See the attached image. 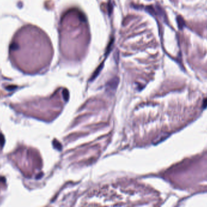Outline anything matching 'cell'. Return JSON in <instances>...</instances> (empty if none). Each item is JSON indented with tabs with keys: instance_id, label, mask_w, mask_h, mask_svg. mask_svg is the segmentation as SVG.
Here are the masks:
<instances>
[{
	"instance_id": "1",
	"label": "cell",
	"mask_w": 207,
	"mask_h": 207,
	"mask_svg": "<svg viewBox=\"0 0 207 207\" xmlns=\"http://www.w3.org/2000/svg\"><path fill=\"white\" fill-rule=\"evenodd\" d=\"M176 21H177V24H178V27L180 29H182L185 26V21L182 16H177L176 18Z\"/></svg>"
},
{
	"instance_id": "2",
	"label": "cell",
	"mask_w": 207,
	"mask_h": 207,
	"mask_svg": "<svg viewBox=\"0 0 207 207\" xmlns=\"http://www.w3.org/2000/svg\"><path fill=\"white\" fill-rule=\"evenodd\" d=\"M103 66H104V62L102 63H101L100 65H99V66L98 67L97 69L96 70V71H95V73H93V76H92V77H91V80L95 79V78H96V77L98 76V75L99 74V73H100L101 70H102V67H103Z\"/></svg>"
},
{
	"instance_id": "3",
	"label": "cell",
	"mask_w": 207,
	"mask_h": 207,
	"mask_svg": "<svg viewBox=\"0 0 207 207\" xmlns=\"http://www.w3.org/2000/svg\"><path fill=\"white\" fill-rule=\"evenodd\" d=\"M113 42H114V39H111V40L110 41V43H109V44H108V47H107V48L106 52H105V55H108V53H110V52L111 51V47H112Z\"/></svg>"
},
{
	"instance_id": "4",
	"label": "cell",
	"mask_w": 207,
	"mask_h": 207,
	"mask_svg": "<svg viewBox=\"0 0 207 207\" xmlns=\"http://www.w3.org/2000/svg\"><path fill=\"white\" fill-rule=\"evenodd\" d=\"M145 9H146L147 12H148V13H150L151 15H154V14H155V11H154V9L153 8L152 6H147V7H146V8H145Z\"/></svg>"
}]
</instances>
